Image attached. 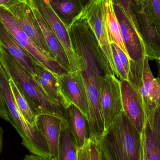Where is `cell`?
Wrapping results in <instances>:
<instances>
[{"instance_id":"28","label":"cell","mask_w":160,"mask_h":160,"mask_svg":"<svg viewBox=\"0 0 160 160\" xmlns=\"http://www.w3.org/2000/svg\"><path fill=\"white\" fill-rule=\"evenodd\" d=\"M151 15L160 26V0H145Z\"/></svg>"},{"instance_id":"25","label":"cell","mask_w":160,"mask_h":160,"mask_svg":"<svg viewBox=\"0 0 160 160\" xmlns=\"http://www.w3.org/2000/svg\"><path fill=\"white\" fill-rule=\"evenodd\" d=\"M144 59L139 62L129 60V70L128 75V80L138 91L140 90L143 84Z\"/></svg>"},{"instance_id":"6","label":"cell","mask_w":160,"mask_h":160,"mask_svg":"<svg viewBox=\"0 0 160 160\" xmlns=\"http://www.w3.org/2000/svg\"><path fill=\"white\" fill-rule=\"evenodd\" d=\"M28 5H31L37 9L56 36L66 54L71 71L80 70L78 57L72 47L68 31L52 8L49 0H31Z\"/></svg>"},{"instance_id":"32","label":"cell","mask_w":160,"mask_h":160,"mask_svg":"<svg viewBox=\"0 0 160 160\" xmlns=\"http://www.w3.org/2000/svg\"><path fill=\"white\" fill-rule=\"evenodd\" d=\"M141 140H142V160H148L144 142L142 137H141Z\"/></svg>"},{"instance_id":"18","label":"cell","mask_w":160,"mask_h":160,"mask_svg":"<svg viewBox=\"0 0 160 160\" xmlns=\"http://www.w3.org/2000/svg\"><path fill=\"white\" fill-rule=\"evenodd\" d=\"M28 5L31 8L41 28L52 56L65 70L68 72H71L70 65L67 56L56 36L44 21L37 9L31 5Z\"/></svg>"},{"instance_id":"11","label":"cell","mask_w":160,"mask_h":160,"mask_svg":"<svg viewBox=\"0 0 160 160\" xmlns=\"http://www.w3.org/2000/svg\"><path fill=\"white\" fill-rule=\"evenodd\" d=\"M64 93L87 120L89 108L86 90L80 70L58 75L54 73Z\"/></svg>"},{"instance_id":"17","label":"cell","mask_w":160,"mask_h":160,"mask_svg":"<svg viewBox=\"0 0 160 160\" xmlns=\"http://www.w3.org/2000/svg\"><path fill=\"white\" fill-rule=\"evenodd\" d=\"M0 44L19 63L35 77L36 69L33 60L19 45L14 37L0 21Z\"/></svg>"},{"instance_id":"31","label":"cell","mask_w":160,"mask_h":160,"mask_svg":"<svg viewBox=\"0 0 160 160\" xmlns=\"http://www.w3.org/2000/svg\"><path fill=\"white\" fill-rule=\"evenodd\" d=\"M18 0H0V7L8 9L11 6L18 2Z\"/></svg>"},{"instance_id":"38","label":"cell","mask_w":160,"mask_h":160,"mask_svg":"<svg viewBox=\"0 0 160 160\" xmlns=\"http://www.w3.org/2000/svg\"><path fill=\"white\" fill-rule=\"evenodd\" d=\"M158 61H159V64L160 65V59H159V60H158Z\"/></svg>"},{"instance_id":"20","label":"cell","mask_w":160,"mask_h":160,"mask_svg":"<svg viewBox=\"0 0 160 160\" xmlns=\"http://www.w3.org/2000/svg\"><path fill=\"white\" fill-rule=\"evenodd\" d=\"M49 3L67 30L83 11L81 0H49Z\"/></svg>"},{"instance_id":"33","label":"cell","mask_w":160,"mask_h":160,"mask_svg":"<svg viewBox=\"0 0 160 160\" xmlns=\"http://www.w3.org/2000/svg\"><path fill=\"white\" fill-rule=\"evenodd\" d=\"M83 8V12L89 7L94 0H81Z\"/></svg>"},{"instance_id":"14","label":"cell","mask_w":160,"mask_h":160,"mask_svg":"<svg viewBox=\"0 0 160 160\" xmlns=\"http://www.w3.org/2000/svg\"><path fill=\"white\" fill-rule=\"evenodd\" d=\"M33 62L36 69L34 78L51 98L60 103L65 110L67 109L72 103L64 93L54 73L37 62L33 61Z\"/></svg>"},{"instance_id":"3","label":"cell","mask_w":160,"mask_h":160,"mask_svg":"<svg viewBox=\"0 0 160 160\" xmlns=\"http://www.w3.org/2000/svg\"><path fill=\"white\" fill-rule=\"evenodd\" d=\"M0 58L36 115L51 114L66 119L65 109L46 93L32 75L11 56L1 44Z\"/></svg>"},{"instance_id":"39","label":"cell","mask_w":160,"mask_h":160,"mask_svg":"<svg viewBox=\"0 0 160 160\" xmlns=\"http://www.w3.org/2000/svg\"><path fill=\"white\" fill-rule=\"evenodd\" d=\"M102 160H105L102 157Z\"/></svg>"},{"instance_id":"24","label":"cell","mask_w":160,"mask_h":160,"mask_svg":"<svg viewBox=\"0 0 160 160\" xmlns=\"http://www.w3.org/2000/svg\"><path fill=\"white\" fill-rule=\"evenodd\" d=\"M78 160H102L98 141L94 137H89L81 148H78Z\"/></svg>"},{"instance_id":"10","label":"cell","mask_w":160,"mask_h":160,"mask_svg":"<svg viewBox=\"0 0 160 160\" xmlns=\"http://www.w3.org/2000/svg\"><path fill=\"white\" fill-rule=\"evenodd\" d=\"M7 10L32 41L38 48L50 53L41 28L29 6L18 1Z\"/></svg>"},{"instance_id":"9","label":"cell","mask_w":160,"mask_h":160,"mask_svg":"<svg viewBox=\"0 0 160 160\" xmlns=\"http://www.w3.org/2000/svg\"><path fill=\"white\" fill-rule=\"evenodd\" d=\"M119 81L123 112L141 134L146 118L142 95L128 80Z\"/></svg>"},{"instance_id":"23","label":"cell","mask_w":160,"mask_h":160,"mask_svg":"<svg viewBox=\"0 0 160 160\" xmlns=\"http://www.w3.org/2000/svg\"><path fill=\"white\" fill-rule=\"evenodd\" d=\"M105 8L107 32L110 43L115 44L118 46L129 58L122 40L119 22L115 13L112 2H106Z\"/></svg>"},{"instance_id":"19","label":"cell","mask_w":160,"mask_h":160,"mask_svg":"<svg viewBox=\"0 0 160 160\" xmlns=\"http://www.w3.org/2000/svg\"><path fill=\"white\" fill-rule=\"evenodd\" d=\"M66 119L73 134L78 148L84 145L90 137L87 120L73 103L66 109Z\"/></svg>"},{"instance_id":"35","label":"cell","mask_w":160,"mask_h":160,"mask_svg":"<svg viewBox=\"0 0 160 160\" xmlns=\"http://www.w3.org/2000/svg\"><path fill=\"white\" fill-rule=\"evenodd\" d=\"M134 3H135V7L139 6L143 3L145 0H133Z\"/></svg>"},{"instance_id":"27","label":"cell","mask_w":160,"mask_h":160,"mask_svg":"<svg viewBox=\"0 0 160 160\" xmlns=\"http://www.w3.org/2000/svg\"><path fill=\"white\" fill-rule=\"evenodd\" d=\"M113 57L116 69L118 75V78L119 81L122 80H128V74L124 68V66L118 56V54L114 47L113 44H111Z\"/></svg>"},{"instance_id":"4","label":"cell","mask_w":160,"mask_h":160,"mask_svg":"<svg viewBox=\"0 0 160 160\" xmlns=\"http://www.w3.org/2000/svg\"><path fill=\"white\" fill-rule=\"evenodd\" d=\"M0 21L34 61L58 75L68 72L59 64L50 53L41 49L35 44L22 31L12 14L2 7H0Z\"/></svg>"},{"instance_id":"1","label":"cell","mask_w":160,"mask_h":160,"mask_svg":"<svg viewBox=\"0 0 160 160\" xmlns=\"http://www.w3.org/2000/svg\"><path fill=\"white\" fill-rule=\"evenodd\" d=\"M72 47L78 59L88 100L87 119L89 135L98 141L105 132L100 100L102 78L113 75L93 31L84 19L80 18L68 29Z\"/></svg>"},{"instance_id":"8","label":"cell","mask_w":160,"mask_h":160,"mask_svg":"<svg viewBox=\"0 0 160 160\" xmlns=\"http://www.w3.org/2000/svg\"><path fill=\"white\" fill-rule=\"evenodd\" d=\"M100 100L106 132L123 111L120 81L113 75H107L102 78Z\"/></svg>"},{"instance_id":"13","label":"cell","mask_w":160,"mask_h":160,"mask_svg":"<svg viewBox=\"0 0 160 160\" xmlns=\"http://www.w3.org/2000/svg\"><path fill=\"white\" fill-rule=\"evenodd\" d=\"M62 118L53 114L42 113L36 115V126L47 142L50 160H57L59 153Z\"/></svg>"},{"instance_id":"37","label":"cell","mask_w":160,"mask_h":160,"mask_svg":"<svg viewBox=\"0 0 160 160\" xmlns=\"http://www.w3.org/2000/svg\"><path fill=\"white\" fill-rule=\"evenodd\" d=\"M105 1L107 3L112 2V0H105Z\"/></svg>"},{"instance_id":"5","label":"cell","mask_w":160,"mask_h":160,"mask_svg":"<svg viewBox=\"0 0 160 160\" xmlns=\"http://www.w3.org/2000/svg\"><path fill=\"white\" fill-rule=\"evenodd\" d=\"M106 3L105 0H94L80 17L84 19L93 31L111 71L118 79L107 32Z\"/></svg>"},{"instance_id":"7","label":"cell","mask_w":160,"mask_h":160,"mask_svg":"<svg viewBox=\"0 0 160 160\" xmlns=\"http://www.w3.org/2000/svg\"><path fill=\"white\" fill-rule=\"evenodd\" d=\"M137 32L143 44L145 55L149 60L160 59V26L149 11L145 1L135 7Z\"/></svg>"},{"instance_id":"34","label":"cell","mask_w":160,"mask_h":160,"mask_svg":"<svg viewBox=\"0 0 160 160\" xmlns=\"http://www.w3.org/2000/svg\"><path fill=\"white\" fill-rule=\"evenodd\" d=\"M3 130L2 127L0 126V154L2 152L3 146Z\"/></svg>"},{"instance_id":"15","label":"cell","mask_w":160,"mask_h":160,"mask_svg":"<svg viewBox=\"0 0 160 160\" xmlns=\"http://www.w3.org/2000/svg\"><path fill=\"white\" fill-rule=\"evenodd\" d=\"M141 137L148 160H160V107H157L151 119L146 118Z\"/></svg>"},{"instance_id":"12","label":"cell","mask_w":160,"mask_h":160,"mask_svg":"<svg viewBox=\"0 0 160 160\" xmlns=\"http://www.w3.org/2000/svg\"><path fill=\"white\" fill-rule=\"evenodd\" d=\"M113 5L119 22L122 40L129 60L134 62L143 60L146 56L145 51L140 36L121 8L118 5Z\"/></svg>"},{"instance_id":"16","label":"cell","mask_w":160,"mask_h":160,"mask_svg":"<svg viewBox=\"0 0 160 160\" xmlns=\"http://www.w3.org/2000/svg\"><path fill=\"white\" fill-rule=\"evenodd\" d=\"M149 59L145 56L144 59L143 84L139 92L143 101L146 118L153 117L157 106L156 101L158 92L159 82L158 78H154L150 69Z\"/></svg>"},{"instance_id":"30","label":"cell","mask_w":160,"mask_h":160,"mask_svg":"<svg viewBox=\"0 0 160 160\" xmlns=\"http://www.w3.org/2000/svg\"><path fill=\"white\" fill-rule=\"evenodd\" d=\"M113 45L118 54V56H119V58H120V60H121V62H122V64L124 66V68H125V70H126V72H127L128 75L129 70V59L128 56L126 55V53L118 46H117L116 45L114 44H113Z\"/></svg>"},{"instance_id":"29","label":"cell","mask_w":160,"mask_h":160,"mask_svg":"<svg viewBox=\"0 0 160 160\" xmlns=\"http://www.w3.org/2000/svg\"><path fill=\"white\" fill-rule=\"evenodd\" d=\"M0 118L12 124L10 115L0 87Z\"/></svg>"},{"instance_id":"22","label":"cell","mask_w":160,"mask_h":160,"mask_svg":"<svg viewBox=\"0 0 160 160\" xmlns=\"http://www.w3.org/2000/svg\"><path fill=\"white\" fill-rule=\"evenodd\" d=\"M5 67L6 69L7 74L8 77V83H9V86L12 94L14 96L15 102L20 112L21 113L23 117L25 119L33 126L36 127V115L34 112L33 110L32 109L28 102V100L26 98L24 95L22 94V92L20 91L18 86L16 84V83L14 82L12 78L10 76L9 72L7 69L4 63Z\"/></svg>"},{"instance_id":"36","label":"cell","mask_w":160,"mask_h":160,"mask_svg":"<svg viewBox=\"0 0 160 160\" xmlns=\"http://www.w3.org/2000/svg\"><path fill=\"white\" fill-rule=\"evenodd\" d=\"M18 1L22 2L25 3H26L28 4V3L30 2V1H31V0H18Z\"/></svg>"},{"instance_id":"21","label":"cell","mask_w":160,"mask_h":160,"mask_svg":"<svg viewBox=\"0 0 160 160\" xmlns=\"http://www.w3.org/2000/svg\"><path fill=\"white\" fill-rule=\"evenodd\" d=\"M57 160H78V148L66 119L62 123Z\"/></svg>"},{"instance_id":"26","label":"cell","mask_w":160,"mask_h":160,"mask_svg":"<svg viewBox=\"0 0 160 160\" xmlns=\"http://www.w3.org/2000/svg\"><path fill=\"white\" fill-rule=\"evenodd\" d=\"M112 2L114 4L118 5L122 8L128 18L130 22L132 23L137 32V20L134 13L135 7L133 0H112Z\"/></svg>"},{"instance_id":"2","label":"cell","mask_w":160,"mask_h":160,"mask_svg":"<svg viewBox=\"0 0 160 160\" xmlns=\"http://www.w3.org/2000/svg\"><path fill=\"white\" fill-rule=\"evenodd\" d=\"M98 143L105 160H142L141 134L123 111Z\"/></svg>"}]
</instances>
